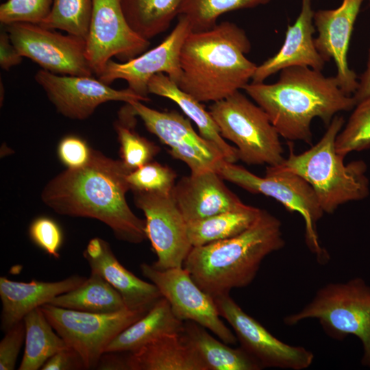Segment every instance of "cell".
Here are the masks:
<instances>
[{"label":"cell","mask_w":370,"mask_h":370,"mask_svg":"<svg viewBox=\"0 0 370 370\" xmlns=\"http://www.w3.org/2000/svg\"><path fill=\"white\" fill-rule=\"evenodd\" d=\"M130 172L121 160L92 149L86 164L67 168L49 181L41 199L57 214L99 220L117 239L140 243L147 238L145 220L138 217L127 203Z\"/></svg>","instance_id":"6da1fadb"},{"label":"cell","mask_w":370,"mask_h":370,"mask_svg":"<svg viewBox=\"0 0 370 370\" xmlns=\"http://www.w3.org/2000/svg\"><path fill=\"white\" fill-rule=\"evenodd\" d=\"M209 112L223 138L249 165L277 166L284 160L280 134L266 112L240 90L213 102Z\"/></svg>","instance_id":"52a82bcc"},{"label":"cell","mask_w":370,"mask_h":370,"mask_svg":"<svg viewBox=\"0 0 370 370\" xmlns=\"http://www.w3.org/2000/svg\"><path fill=\"white\" fill-rule=\"evenodd\" d=\"M92 5L93 0H53L49 15L40 25L86 40Z\"/></svg>","instance_id":"d6a6232c"},{"label":"cell","mask_w":370,"mask_h":370,"mask_svg":"<svg viewBox=\"0 0 370 370\" xmlns=\"http://www.w3.org/2000/svg\"><path fill=\"white\" fill-rule=\"evenodd\" d=\"M92 149L80 137L69 135L64 137L58 147V154L69 169L79 168L87 164Z\"/></svg>","instance_id":"f35d334b"},{"label":"cell","mask_w":370,"mask_h":370,"mask_svg":"<svg viewBox=\"0 0 370 370\" xmlns=\"http://www.w3.org/2000/svg\"><path fill=\"white\" fill-rule=\"evenodd\" d=\"M184 322L175 317L170 304L162 297L145 315L119 334L105 353L134 352L161 336L180 333Z\"/></svg>","instance_id":"d4e9b609"},{"label":"cell","mask_w":370,"mask_h":370,"mask_svg":"<svg viewBox=\"0 0 370 370\" xmlns=\"http://www.w3.org/2000/svg\"><path fill=\"white\" fill-rule=\"evenodd\" d=\"M177 174L171 168L151 161L130 172L127 180L132 191L171 194Z\"/></svg>","instance_id":"e575fe53"},{"label":"cell","mask_w":370,"mask_h":370,"mask_svg":"<svg viewBox=\"0 0 370 370\" xmlns=\"http://www.w3.org/2000/svg\"><path fill=\"white\" fill-rule=\"evenodd\" d=\"M260 210L246 205L240 209L187 223L189 241L193 247H198L235 236L255 221Z\"/></svg>","instance_id":"f1b7e54d"},{"label":"cell","mask_w":370,"mask_h":370,"mask_svg":"<svg viewBox=\"0 0 370 370\" xmlns=\"http://www.w3.org/2000/svg\"><path fill=\"white\" fill-rule=\"evenodd\" d=\"M223 180L210 170L183 177L175 184L172 196L186 223L246 206Z\"/></svg>","instance_id":"d6986e66"},{"label":"cell","mask_w":370,"mask_h":370,"mask_svg":"<svg viewBox=\"0 0 370 370\" xmlns=\"http://www.w3.org/2000/svg\"><path fill=\"white\" fill-rule=\"evenodd\" d=\"M225 180L252 193L275 199L291 212L299 213L304 220L306 243L317 254L320 262H325L328 255L321 247L316 232L317 221L324 212L312 186L296 173L280 165L268 166L264 177H259L242 166L223 160L216 169Z\"/></svg>","instance_id":"ba28073f"},{"label":"cell","mask_w":370,"mask_h":370,"mask_svg":"<svg viewBox=\"0 0 370 370\" xmlns=\"http://www.w3.org/2000/svg\"><path fill=\"white\" fill-rule=\"evenodd\" d=\"M129 370H208L180 333L167 334L128 352Z\"/></svg>","instance_id":"603a6c76"},{"label":"cell","mask_w":370,"mask_h":370,"mask_svg":"<svg viewBox=\"0 0 370 370\" xmlns=\"http://www.w3.org/2000/svg\"><path fill=\"white\" fill-rule=\"evenodd\" d=\"M344 123L343 117L336 114L319 141L299 154L288 144L289 154L279 164L312 186L324 213L332 214L341 205L362 200L369 194L365 162L355 160L345 164V156L336 150V139Z\"/></svg>","instance_id":"5b68a950"},{"label":"cell","mask_w":370,"mask_h":370,"mask_svg":"<svg viewBox=\"0 0 370 370\" xmlns=\"http://www.w3.org/2000/svg\"><path fill=\"white\" fill-rule=\"evenodd\" d=\"M370 96V46L369 49L368 60L365 71L358 79V85L353 93L356 103Z\"/></svg>","instance_id":"7bdbcfd3"},{"label":"cell","mask_w":370,"mask_h":370,"mask_svg":"<svg viewBox=\"0 0 370 370\" xmlns=\"http://www.w3.org/2000/svg\"><path fill=\"white\" fill-rule=\"evenodd\" d=\"M132 192L135 205L145 214L147 238L157 256L152 266L159 270L183 267L193 246L187 223L172 193Z\"/></svg>","instance_id":"7c38bea8"},{"label":"cell","mask_w":370,"mask_h":370,"mask_svg":"<svg viewBox=\"0 0 370 370\" xmlns=\"http://www.w3.org/2000/svg\"><path fill=\"white\" fill-rule=\"evenodd\" d=\"M370 149V96L354 107L345 127L336 139L338 153L346 156L353 151Z\"/></svg>","instance_id":"836d02e7"},{"label":"cell","mask_w":370,"mask_h":370,"mask_svg":"<svg viewBox=\"0 0 370 370\" xmlns=\"http://www.w3.org/2000/svg\"><path fill=\"white\" fill-rule=\"evenodd\" d=\"M127 103L148 131L170 147V154L187 164L190 174L216 171L219 162L225 160L212 143L195 132L189 119L177 111H158L140 101Z\"/></svg>","instance_id":"5bb4252c"},{"label":"cell","mask_w":370,"mask_h":370,"mask_svg":"<svg viewBox=\"0 0 370 370\" xmlns=\"http://www.w3.org/2000/svg\"><path fill=\"white\" fill-rule=\"evenodd\" d=\"M251 47L245 30L230 21L191 31L180 52L178 87L201 103H213L243 89L258 66L246 57Z\"/></svg>","instance_id":"3957f363"},{"label":"cell","mask_w":370,"mask_h":370,"mask_svg":"<svg viewBox=\"0 0 370 370\" xmlns=\"http://www.w3.org/2000/svg\"><path fill=\"white\" fill-rule=\"evenodd\" d=\"M321 71L291 66L282 70L275 83L251 82L243 90L266 112L280 136L311 144L314 119L328 126L337 113L356 104L335 76L326 77Z\"/></svg>","instance_id":"7a4b0ae2"},{"label":"cell","mask_w":370,"mask_h":370,"mask_svg":"<svg viewBox=\"0 0 370 370\" xmlns=\"http://www.w3.org/2000/svg\"><path fill=\"white\" fill-rule=\"evenodd\" d=\"M148 92L175 102L196 124L199 135L212 143L225 161L235 163L239 160L237 149L225 141L210 112L206 111L201 102L181 90L167 75L159 73L152 76L148 83Z\"/></svg>","instance_id":"cb8c5ba5"},{"label":"cell","mask_w":370,"mask_h":370,"mask_svg":"<svg viewBox=\"0 0 370 370\" xmlns=\"http://www.w3.org/2000/svg\"><path fill=\"white\" fill-rule=\"evenodd\" d=\"M191 31L186 18L179 16L173 29L160 45L123 63L109 60L98 79L108 85L116 79H123L127 83L128 88L149 99L148 83L154 75L163 73L176 84L180 81V52L184 40Z\"/></svg>","instance_id":"e0dca14e"},{"label":"cell","mask_w":370,"mask_h":370,"mask_svg":"<svg viewBox=\"0 0 370 370\" xmlns=\"http://www.w3.org/2000/svg\"><path fill=\"white\" fill-rule=\"evenodd\" d=\"M40 308L67 346L81 356L85 369H97L112 341L148 312L125 308L112 313H92L49 304Z\"/></svg>","instance_id":"9c48e42d"},{"label":"cell","mask_w":370,"mask_h":370,"mask_svg":"<svg viewBox=\"0 0 370 370\" xmlns=\"http://www.w3.org/2000/svg\"><path fill=\"white\" fill-rule=\"evenodd\" d=\"M140 267L143 275L167 299L177 318L196 322L226 344L236 343V336L221 319L214 298L195 282L187 270L183 267L159 270L147 263Z\"/></svg>","instance_id":"8fae6325"},{"label":"cell","mask_w":370,"mask_h":370,"mask_svg":"<svg viewBox=\"0 0 370 370\" xmlns=\"http://www.w3.org/2000/svg\"><path fill=\"white\" fill-rule=\"evenodd\" d=\"M25 340V327L23 320L14 324L5 332L0 342V369H15L18 356Z\"/></svg>","instance_id":"74e56055"},{"label":"cell","mask_w":370,"mask_h":370,"mask_svg":"<svg viewBox=\"0 0 370 370\" xmlns=\"http://www.w3.org/2000/svg\"><path fill=\"white\" fill-rule=\"evenodd\" d=\"M306 319H316L332 338L354 335L362 343V365L370 368V286L356 278L344 283H330L316 293L297 313L286 317L285 324L294 325Z\"/></svg>","instance_id":"8992f818"},{"label":"cell","mask_w":370,"mask_h":370,"mask_svg":"<svg viewBox=\"0 0 370 370\" xmlns=\"http://www.w3.org/2000/svg\"><path fill=\"white\" fill-rule=\"evenodd\" d=\"M5 29L20 54L41 69L58 75L92 77L85 39L27 23L10 24Z\"/></svg>","instance_id":"30bf717a"},{"label":"cell","mask_w":370,"mask_h":370,"mask_svg":"<svg viewBox=\"0 0 370 370\" xmlns=\"http://www.w3.org/2000/svg\"><path fill=\"white\" fill-rule=\"evenodd\" d=\"M25 345L19 370H38L58 352L68 347L56 332L40 307L23 318Z\"/></svg>","instance_id":"83f0119b"},{"label":"cell","mask_w":370,"mask_h":370,"mask_svg":"<svg viewBox=\"0 0 370 370\" xmlns=\"http://www.w3.org/2000/svg\"><path fill=\"white\" fill-rule=\"evenodd\" d=\"M23 56L12 44L5 30L0 34V66L3 70L9 71L11 67L21 63Z\"/></svg>","instance_id":"60d3db41"},{"label":"cell","mask_w":370,"mask_h":370,"mask_svg":"<svg viewBox=\"0 0 370 370\" xmlns=\"http://www.w3.org/2000/svg\"><path fill=\"white\" fill-rule=\"evenodd\" d=\"M119 352L104 353L101 357L97 369L105 370L127 369L126 356L121 357Z\"/></svg>","instance_id":"b9f144b4"},{"label":"cell","mask_w":370,"mask_h":370,"mask_svg":"<svg viewBox=\"0 0 370 370\" xmlns=\"http://www.w3.org/2000/svg\"><path fill=\"white\" fill-rule=\"evenodd\" d=\"M369 8H370V0H369Z\"/></svg>","instance_id":"ee69618b"},{"label":"cell","mask_w":370,"mask_h":370,"mask_svg":"<svg viewBox=\"0 0 370 370\" xmlns=\"http://www.w3.org/2000/svg\"><path fill=\"white\" fill-rule=\"evenodd\" d=\"M136 116L130 104L126 103L114 123L120 144L121 160L130 172L152 161L160 151L158 145L136 132Z\"/></svg>","instance_id":"4dcf8cb0"},{"label":"cell","mask_w":370,"mask_h":370,"mask_svg":"<svg viewBox=\"0 0 370 370\" xmlns=\"http://www.w3.org/2000/svg\"><path fill=\"white\" fill-rule=\"evenodd\" d=\"M271 0H182L178 16L188 21L192 32L212 29L222 14L237 10L254 8Z\"/></svg>","instance_id":"1f68e13d"},{"label":"cell","mask_w":370,"mask_h":370,"mask_svg":"<svg viewBox=\"0 0 370 370\" xmlns=\"http://www.w3.org/2000/svg\"><path fill=\"white\" fill-rule=\"evenodd\" d=\"M180 334L198 354L208 370H258L260 362L242 347L233 349L193 321H185Z\"/></svg>","instance_id":"484cf974"},{"label":"cell","mask_w":370,"mask_h":370,"mask_svg":"<svg viewBox=\"0 0 370 370\" xmlns=\"http://www.w3.org/2000/svg\"><path fill=\"white\" fill-rule=\"evenodd\" d=\"M57 307L92 313H112L125 309L119 293L103 277L90 272L77 288L61 294L49 303Z\"/></svg>","instance_id":"4316f807"},{"label":"cell","mask_w":370,"mask_h":370,"mask_svg":"<svg viewBox=\"0 0 370 370\" xmlns=\"http://www.w3.org/2000/svg\"><path fill=\"white\" fill-rule=\"evenodd\" d=\"M182 0H122L131 28L149 40L165 32L179 14Z\"/></svg>","instance_id":"f546056e"},{"label":"cell","mask_w":370,"mask_h":370,"mask_svg":"<svg viewBox=\"0 0 370 370\" xmlns=\"http://www.w3.org/2000/svg\"><path fill=\"white\" fill-rule=\"evenodd\" d=\"M29 234L32 241L50 256L60 258L62 232L54 220L47 217L35 219L29 226Z\"/></svg>","instance_id":"8d00e7d4"},{"label":"cell","mask_w":370,"mask_h":370,"mask_svg":"<svg viewBox=\"0 0 370 370\" xmlns=\"http://www.w3.org/2000/svg\"><path fill=\"white\" fill-rule=\"evenodd\" d=\"M34 79L57 111L74 120L89 118L99 106L108 101L149 100L128 88L114 89L92 77L58 75L40 69Z\"/></svg>","instance_id":"2e32d148"},{"label":"cell","mask_w":370,"mask_h":370,"mask_svg":"<svg viewBox=\"0 0 370 370\" xmlns=\"http://www.w3.org/2000/svg\"><path fill=\"white\" fill-rule=\"evenodd\" d=\"M214 299L220 316L232 327L241 347L256 358L262 368L302 370L312 363L314 354L310 351L288 345L275 338L244 312L229 294Z\"/></svg>","instance_id":"9a60e30c"},{"label":"cell","mask_w":370,"mask_h":370,"mask_svg":"<svg viewBox=\"0 0 370 370\" xmlns=\"http://www.w3.org/2000/svg\"><path fill=\"white\" fill-rule=\"evenodd\" d=\"M53 0H8L0 5L3 25L16 23L40 25L49 15Z\"/></svg>","instance_id":"d590c367"},{"label":"cell","mask_w":370,"mask_h":370,"mask_svg":"<svg viewBox=\"0 0 370 370\" xmlns=\"http://www.w3.org/2000/svg\"><path fill=\"white\" fill-rule=\"evenodd\" d=\"M365 0H343L335 9L314 12V25L318 32L315 47L326 62L334 61L336 79L342 90L352 95L358 79L348 66L347 52L354 23Z\"/></svg>","instance_id":"ac0fdd59"},{"label":"cell","mask_w":370,"mask_h":370,"mask_svg":"<svg viewBox=\"0 0 370 370\" xmlns=\"http://www.w3.org/2000/svg\"><path fill=\"white\" fill-rule=\"evenodd\" d=\"M285 244L280 221L261 210L255 221L241 234L205 245L193 247L183 268L212 297L248 286L263 259Z\"/></svg>","instance_id":"277c9868"},{"label":"cell","mask_w":370,"mask_h":370,"mask_svg":"<svg viewBox=\"0 0 370 370\" xmlns=\"http://www.w3.org/2000/svg\"><path fill=\"white\" fill-rule=\"evenodd\" d=\"M86 58L98 77L112 57L124 62L145 52L150 45L130 26L122 0H93Z\"/></svg>","instance_id":"4fadbf2b"},{"label":"cell","mask_w":370,"mask_h":370,"mask_svg":"<svg viewBox=\"0 0 370 370\" xmlns=\"http://www.w3.org/2000/svg\"><path fill=\"white\" fill-rule=\"evenodd\" d=\"M301 2L300 12L295 23L288 25L280 49L257 66L251 82H264L271 75L291 66L323 69L325 61L317 51L313 37L316 29L312 0H301Z\"/></svg>","instance_id":"ffe728a7"},{"label":"cell","mask_w":370,"mask_h":370,"mask_svg":"<svg viewBox=\"0 0 370 370\" xmlns=\"http://www.w3.org/2000/svg\"><path fill=\"white\" fill-rule=\"evenodd\" d=\"M83 255L90 272L100 275L119 293L127 309L147 312L162 297L154 284L138 278L121 264L107 241L92 238Z\"/></svg>","instance_id":"44dd1931"},{"label":"cell","mask_w":370,"mask_h":370,"mask_svg":"<svg viewBox=\"0 0 370 370\" xmlns=\"http://www.w3.org/2000/svg\"><path fill=\"white\" fill-rule=\"evenodd\" d=\"M42 370H79L85 369L81 356L68 347L49 358L41 368Z\"/></svg>","instance_id":"ab89813d"},{"label":"cell","mask_w":370,"mask_h":370,"mask_svg":"<svg viewBox=\"0 0 370 370\" xmlns=\"http://www.w3.org/2000/svg\"><path fill=\"white\" fill-rule=\"evenodd\" d=\"M86 278L73 275L56 282H16L0 278L1 329L6 332L32 310L79 286Z\"/></svg>","instance_id":"7402d4cb"}]
</instances>
